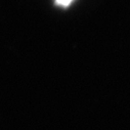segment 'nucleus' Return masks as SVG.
Returning a JSON list of instances; mask_svg holds the SVG:
<instances>
[{
    "instance_id": "nucleus-1",
    "label": "nucleus",
    "mask_w": 130,
    "mask_h": 130,
    "mask_svg": "<svg viewBox=\"0 0 130 130\" xmlns=\"http://www.w3.org/2000/svg\"><path fill=\"white\" fill-rule=\"evenodd\" d=\"M72 1H73V0H56L57 4H59L61 6H68Z\"/></svg>"
}]
</instances>
